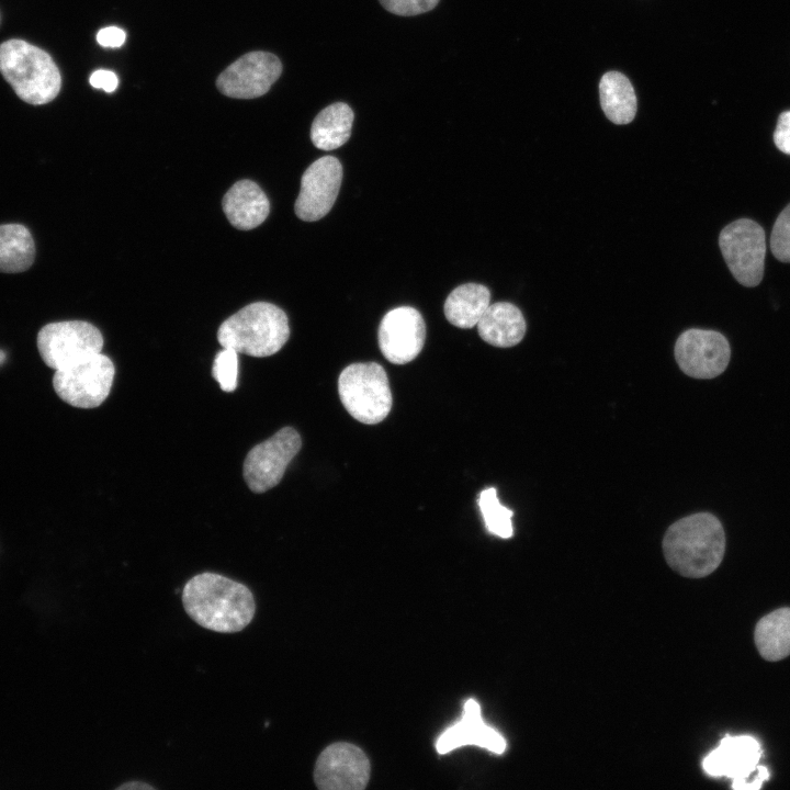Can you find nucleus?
<instances>
[{
    "mask_svg": "<svg viewBox=\"0 0 790 790\" xmlns=\"http://www.w3.org/2000/svg\"><path fill=\"white\" fill-rule=\"evenodd\" d=\"M370 778V763L358 746L339 742L326 747L317 758L314 780L321 790H361Z\"/></svg>",
    "mask_w": 790,
    "mask_h": 790,
    "instance_id": "nucleus-12",
    "label": "nucleus"
},
{
    "mask_svg": "<svg viewBox=\"0 0 790 790\" xmlns=\"http://www.w3.org/2000/svg\"><path fill=\"white\" fill-rule=\"evenodd\" d=\"M342 180V166L334 156L315 160L304 171L295 202V214L306 222L318 221L332 207Z\"/></svg>",
    "mask_w": 790,
    "mask_h": 790,
    "instance_id": "nucleus-13",
    "label": "nucleus"
},
{
    "mask_svg": "<svg viewBox=\"0 0 790 790\" xmlns=\"http://www.w3.org/2000/svg\"><path fill=\"white\" fill-rule=\"evenodd\" d=\"M4 360H5V353L2 350H0V364H2V362Z\"/></svg>",
    "mask_w": 790,
    "mask_h": 790,
    "instance_id": "nucleus-32",
    "label": "nucleus"
},
{
    "mask_svg": "<svg viewBox=\"0 0 790 790\" xmlns=\"http://www.w3.org/2000/svg\"><path fill=\"white\" fill-rule=\"evenodd\" d=\"M353 117L351 108L342 102L323 109L311 127L314 146L323 150H332L342 146L351 135Z\"/></svg>",
    "mask_w": 790,
    "mask_h": 790,
    "instance_id": "nucleus-21",
    "label": "nucleus"
},
{
    "mask_svg": "<svg viewBox=\"0 0 790 790\" xmlns=\"http://www.w3.org/2000/svg\"><path fill=\"white\" fill-rule=\"evenodd\" d=\"M222 206L229 223L242 230L262 224L270 212L266 193L257 183L247 179L237 181L226 192Z\"/></svg>",
    "mask_w": 790,
    "mask_h": 790,
    "instance_id": "nucleus-17",
    "label": "nucleus"
},
{
    "mask_svg": "<svg viewBox=\"0 0 790 790\" xmlns=\"http://www.w3.org/2000/svg\"><path fill=\"white\" fill-rule=\"evenodd\" d=\"M719 245L727 268L744 286H756L764 275L766 240L759 224L741 218L725 226Z\"/></svg>",
    "mask_w": 790,
    "mask_h": 790,
    "instance_id": "nucleus-7",
    "label": "nucleus"
},
{
    "mask_svg": "<svg viewBox=\"0 0 790 790\" xmlns=\"http://www.w3.org/2000/svg\"><path fill=\"white\" fill-rule=\"evenodd\" d=\"M0 72L21 100L34 105L53 101L61 87L53 58L22 40L0 44Z\"/></svg>",
    "mask_w": 790,
    "mask_h": 790,
    "instance_id": "nucleus-4",
    "label": "nucleus"
},
{
    "mask_svg": "<svg viewBox=\"0 0 790 790\" xmlns=\"http://www.w3.org/2000/svg\"><path fill=\"white\" fill-rule=\"evenodd\" d=\"M761 755V746L755 737L727 734L703 758L702 768L709 776L731 778L732 788L741 790L756 771Z\"/></svg>",
    "mask_w": 790,
    "mask_h": 790,
    "instance_id": "nucleus-15",
    "label": "nucleus"
},
{
    "mask_svg": "<svg viewBox=\"0 0 790 790\" xmlns=\"http://www.w3.org/2000/svg\"><path fill=\"white\" fill-rule=\"evenodd\" d=\"M774 142L781 153L790 155V111L782 112L779 115L774 133Z\"/></svg>",
    "mask_w": 790,
    "mask_h": 790,
    "instance_id": "nucleus-28",
    "label": "nucleus"
},
{
    "mask_svg": "<svg viewBox=\"0 0 790 790\" xmlns=\"http://www.w3.org/2000/svg\"><path fill=\"white\" fill-rule=\"evenodd\" d=\"M381 4L397 15H417L432 10L439 0H380Z\"/></svg>",
    "mask_w": 790,
    "mask_h": 790,
    "instance_id": "nucleus-27",
    "label": "nucleus"
},
{
    "mask_svg": "<svg viewBox=\"0 0 790 790\" xmlns=\"http://www.w3.org/2000/svg\"><path fill=\"white\" fill-rule=\"evenodd\" d=\"M476 326L485 342L499 348L518 345L527 328L521 311L508 302L489 305Z\"/></svg>",
    "mask_w": 790,
    "mask_h": 790,
    "instance_id": "nucleus-18",
    "label": "nucleus"
},
{
    "mask_svg": "<svg viewBox=\"0 0 790 790\" xmlns=\"http://www.w3.org/2000/svg\"><path fill=\"white\" fill-rule=\"evenodd\" d=\"M112 360L101 352L55 370L53 387L70 406L95 408L109 396L114 381Z\"/></svg>",
    "mask_w": 790,
    "mask_h": 790,
    "instance_id": "nucleus-6",
    "label": "nucleus"
},
{
    "mask_svg": "<svg viewBox=\"0 0 790 790\" xmlns=\"http://www.w3.org/2000/svg\"><path fill=\"white\" fill-rule=\"evenodd\" d=\"M212 375L219 387L230 393L237 387L238 352L232 348H223L214 358Z\"/></svg>",
    "mask_w": 790,
    "mask_h": 790,
    "instance_id": "nucleus-25",
    "label": "nucleus"
},
{
    "mask_svg": "<svg viewBox=\"0 0 790 790\" xmlns=\"http://www.w3.org/2000/svg\"><path fill=\"white\" fill-rule=\"evenodd\" d=\"M465 745H475L498 755L507 747L504 736L483 721L479 703L473 698L464 702L461 719L437 738L436 749L439 754H447Z\"/></svg>",
    "mask_w": 790,
    "mask_h": 790,
    "instance_id": "nucleus-16",
    "label": "nucleus"
},
{
    "mask_svg": "<svg viewBox=\"0 0 790 790\" xmlns=\"http://www.w3.org/2000/svg\"><path fill=\"white\" fill-rule=\"evenodd\" d=\"M126 38L125 32L117 26H108L97 33V41L103 47H121Z\"/></svg>",
    "mask_w": 790,
    "mask_h": 790,
    "instance_id": "nucleus-30",
    "label": "nucleus"
},
{
    "mask_svg": "<svg viewBox=\"0 0 790 790\" xmlns=\"http://www.w3.org/2000/svg\"><path fill=\"white\" fill-rule=\"evenodd\" d=\"M490 305V292L477 283L455 287L444 302L445 318L459 328H472Z\"/></svg>",
    "mask_w": 790,
    "mask_h": 790,
    "instance_id": "nucleus-20",
    "label": "nucleus"
},
{
    "mask_svg": "<svg viewBox=\"0 0 790 790\" xmlns=\"http://www.w3.org/2000/svg\"><path fill=\"white\" fill-rule=\"evenodd\" d=\"M663 552L667 564L678 574L689 578L708 576L724 556L722 523L710 512L684 517L665 532Z\"/></svg>",
    "mask_w": 790,
    "mask_h": 790,
    "instance_id": "nucleus-2",
    "label": "nucleus"
},
{
    "mask_svg": "<svg viewBox=\"0 0 790 790\" xmlns=\"http://www.w3.org/2000/svg\"><path fill=\"white\" fill-rule=\"evenodd\" d=\"M182 603L194 622L219 633L241 631L256 612L253 594L246 585L211 572L198 574L187 582Z\"/></svg>",
    "mask_w": 790,
    "mask_h": 790,
    "instance_id": "nucleus-1",
    "label": "nucleus"
},
{
    "mask_svg": "<svg viewBox=\"0 0 790 790\" xmlns=\"http://www.w3.org/2000/svg\"><path fill=\"white\" fill-rule=\"evenodd\" d=\"M282 72L280 59L268 52H250L229 65L217 78L216 87L235 99L266 94Z\"/></svg>",
    "mask_w": 790,
    "mask_h": 790,
    "instance_id": "nucleus-11",
    "label": "nucleus"
},
{
    "mask_svg": "<svg viewBox=\"0 0 790 790\" xmlns=\"http://www.w3.org/2000/svg\"><path fill=\"white\" fill-rule=\"evenodd\" d=\"M89 82L93 88L111 93L117 88L119 79L111 70L98 69L91 74Z\"/></svg>",
    "mask_w": 790,
    "mask_h": 790,
    "instance_id": "nucleus-29",
    "label": "nucleus"
},
{
    "mask_svg": "<svg viewBox=\"0 0 790 790\" xmlns=\"http://www.w3.org/2000/svg\"><path fill=\"white\" fill-rule=\"evenodd\" d=\"M600 105L607 119L618 125L631 123L637 101L632 83L619 71L606 72L599 82Z\"/></svg>",
    "mask_w": 790,
    "mask_h": 790,
    "instance_id": "nucleus-19",
    "label": "nucleus"
},
{
    "mask_svg": "<svg viewBox=\"0 0 790 790\" xmlns=\"http://www.w3.org/2000/svg\"><path fill=\"white\" fill-rule=\"evenodd\" d=\"M286 314L268 302H255L228 317L217 330L222 348L264 358L276 353L287 341Z\"/></svg>",
    "mask_w": 790,
    "mask_h": 790,
    "instance_id": "nucleus-3",
    "label": "nucleus"
},
{
    "mask_svg": "<svg viewBox=\"0 0 790 790\" xmlns=\"http://www.w3.org/2000/svg\"><path fill=\"white\" fill-rule=\"evenodd\" d=\"M117 789H126V790H134V789H154L150 785L146 782L140 781H128L124 785H121L117 787Z\"/></svg>",
    "mask_w": 790,
    "mask_h": 790,
    "instance_id": "nucleus-31",
    "label": "nucleus"
},
{
    "mask_svg": "<svg viewBox=\"0 0 790 790\" xmlns=\"http://www.w3.org/2000/svg\"><path fill=\"white\" fill-rule=\"evenodd\" d=\"M754 640L761 657L777 662L790 655V608L777 609L756 624Z\"/></svg>",
    "mask_w": 790,
    "mask_h": 790,
    "instance_id": "nucleus-22",
    "label": "nucleus"
},
{
    "mask_svg": "<svg viewBox=\"0 0 790 790\" xmlns=\"http://www.w3.org/2000/svg\"><path fill=\"white\" fill-rule=\"evenodd\" d=\"M377 337L386 360L394 364H406L420 353L426 339V325L416 308L399 306L382 318Z\"/></svg>",
    "mask_w": 790,
    "mask_h": 790,
    "instance_id": "nucleus-14",
    "label": "nucleus"
},
{
    "mask_svg": "<svg viewBox=\"0 0 790 790\" xmlns=\"http://www.w3.org/2000/svg\"><path fill=\"white\" fill-rule=\"evenodd\" d=\"M770 250L782 262H790V204L777 217L771 236Z\"/></svg>",
    "mask_w": 790,
    "mask_h": 790,
    "instance_id": "nucleus-26",
    "label": "nucleus"
},
{
    "mask_svg": "<svg viewBox=\"0 0 790 790\" xmlns=\"http://www.w3.org/2000/svg\"><path fill=\"white\" fill-rule=\"evenodd\" d=\"M36 345L44 363L58 370L101 352L103 337L88 321H57L45 325L38 331Z\"/></svg>",
    "mask_w": 790,
    "mask_h": 790,
    "instance_id": "nucleus-8",
    "label": "nucleus"
},
{
    "mask_svg": "<svg viewBox=\"0 0 790 790\" xmlns=\"http://www.w3.org/2000/svg\"><path fill=\"white\" fill-rule=\"evenodd\" d=\"M680 370L693 379H713L729 365L731 348L721 332L690 328L677 338L674 349Z\"/></svg>",
    "mask_w": 790,
    "mask_h": 790,
    "instance_id": "nucleus-10",
    "label": "nucleus"
},
{
    "mask_svg": "<svg viewBox=\"0 0 790 790\" xmlns=\"http://www.w3.org/2000/svg\"><path fill=\"white\" fill-rule=\"evenodd\" d=\"M478 506L489 533L501 539H509L514 534L511 518L514 511L503 506L497 498L494 487L481 492Z\"/></svg>",
    "mask_w": 790,
    "mask_h": 790,
    "instance_id": "nucleus-24",
    "label": "nucleus"
},
{
    "mask_svg": "<svg viewBox=\"0 0 790 790\" xmlns=\"http://www.w3.org/2000/svg\"><path fill=\"white\" fill-rule=\"evenodd\" d=\"M34 258V240L25 226L0 225V272H23L32 266Z\"/></svg>",
    "mask_w": 790,
    "mask_h": 790,
    "instance_id": "nucleus-23",
    "label": "nucleus"
},
{
    "mask_svg": "<svg viewBox=\"0 0 790 790\" xmlns=\"http://www.w3.org/2000/svg\"><path fill=\"white\" fill-rule=\"evenodd\" d=\"M338 393L346 410L366 425L385 419L393 404L387 374L376 362L345 368L338 379Z\"/></svg>",
    "mask_w": 790,
    "mask_h": 790,
    "instance_id": "nucleus-5",
    "label": "nucleus"
},
{
    "mask_svg": "<svg viewBox=\"0 0 790 790\" xmlns=\"http://www.w3.org/2000/svg\"><path fill=\"white\" fill-rule=\"evenodd\" d=\"M301 447V437L292 427H284L255 445L246 455L242 466L244 479L249 489L261 494L276 486Z\"/></svg>",
    "mask_w": 790,
    "mask_h": 790,
    "instance_id": "nucleus-9",
    "label": "nucleus"
}]
</instances>
